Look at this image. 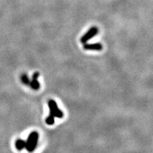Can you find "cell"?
Listing matches in <instances>:
<instances>
[{"mask_svg": "<svg viewBox=\"0 0 153 153\" xmlns=\"http://www.w3.org/2000/svg\"><path fill=\"white\" fill-rule=\"evenodd\" d=\"M84 49L88 51H101L103 49V46L101 43H85Z\"/></svg>", "mask_w": 153, "mask_h": 153, "instance_id": "5b68a950", "label": "cell"}, {"mask_svg": "<svg viewBox=\"0 0 153 153\" xmlns=\"http://www.w3.org/2000/svg\"><path fill=\"white\" fill-rule=\"evenodd\" d=\"M38 137H39V135L36 131L32 132L28 135L27 140L26 141V146H25V148L26 149L28 152H32L35 150L38 144Z\"/></svg>", "mask_w": 153, "mask_h": 153, "instance_id": "6da1fadb", "label": "cell"}, {"mask_svg": "<svg viewBox=\"0 0 153 153\" xmlns=\"http://www.w3.org/2000/svg\"><path fill=\"white\" fill-rule=\"evenodd\" d=\"M38 76H39V73L38 72H35L33 74V76H32V79L30 81L29 86L34 90H38V89H39L40 87H41L39 82L38 81Z\"/></svg>", "mask_w": 153, "mask_h": 153, "instance_id": "277c9868", "label": "cell"}, {"mask_svg": "<svg viewBox=\"0 0 153 153\" xmlns=\"http://www.w3.org/2000/svg\"><path fill=\"white\" fill-rule=\"evenodd\" d=\"M45 123L49 126L53 125L55 123V117H53V116H51V115H49V116L47 117L46 119H45Z\"/></svg>", "mask_w": 153, "mask_h": 153, "instance_id": "ba28073f", "label": "cell"}, {"mask_svg": "<svg viewBox=\"0 0 153 153\" xmlns=\"http://www.w3.org/2000/svg\"><path fill=\"white\" fill-rule=\"evenodd\" d=\"M25 146H26V141L23 140L22 139L16 140V142H15V147H16V148L19 151L24 149Z\"/></svg>", "mask_w": 153, "mask_h": 153, "instance_id": "8992f818", "label": "cell"}, {"mask_svg": "<svg viewBox=\"0 0 153 153\" xmlns=\"http://www.w3.org/2000/svg\"><path fill=\"white\" fill-rule=\"evenodd\" d=\"M48 104L50 109V115L53 116V117H57L58 118H61L64 116V114L62 111L59 109L55 101L53 100V99H50Z\"/></svg>", "mask_w": 153, "mask_h": 153, "instance_id": "7a4b0ae2", "label": "cell"}, {"mask_svg": "<svg viewBox=\"0 0 153 153\" xmlns=\"http://www.w3.org/2000/svg\"><path fill=\"white\" fill-rule=\"evenodd\" d=\"M21 79H22V82L24 84V85L29 86L30 80L29 79V78H28L27 74H22V76H21Z\"/></svg>", "mask_w": 153, "mask_h": 153, "instance_id": "52a82bcc", "label": "cell"}, {"mask_svg": "<svg viewBox=\"0 0 153 153\" xmlns=\"http://www.w3.org/2000/svg\"><path fill=\"white\" fill-rule=\"evenodd\" d=\"M99 32V28L96 26H93L91 27L90 29H89L88 31L86 33L85 35H84L81 38V43H86L87 42L89 41V39L92 38L94 36H95Z\"/></svg>", "mask_w": 153, "mask_h": 153, "instance_id": "3957f363", "label": "cell"}]
</instances>
